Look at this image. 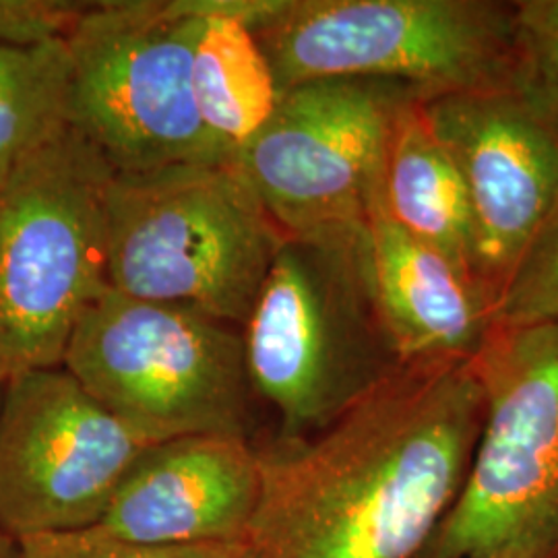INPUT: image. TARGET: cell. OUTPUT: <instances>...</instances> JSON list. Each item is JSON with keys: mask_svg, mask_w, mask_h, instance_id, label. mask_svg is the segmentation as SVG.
<instances>
[{"mask_svg": "<svg viewBox=\"0 0 558 558\" xmlns=\"http://www.w3.org/2000/svg\"><path fill=\"white\" fill-rule=\"evenodd\" d=\"M184 2L197 15L191 60L195 108L221 156L236 160L274 117L283 92L257 32L223 0Z\"/></svg>", "mask_w": 558, "mask_h": 558, "instance_id": "cell-14", "label": "cell"}, {"mask_svg": "<svg viewBox=\"0 0 558 558\" xmlns=\"http://www.w3.org/2000/svg\"><path fill=\"white\" fill-rule=\"evenodd\" d=\"M484 422L456 505L418 558L536 536L558 558V319L495 327L476 359Z\"/></svg>", "mask_w": 558, "mask_h": 558, "instance_id": "cell-8", "label": "cell"}, {"mask_svg": "<svg viewBox=\"0 0 558 558\" xmlns=\"http://www.w3.org/2000/svg\"><path fill=\"white\" fill-rule=\"evenodd\" d=\"M366 239L380 315L403 364L478 359L495 304L476 276L403 230L380 193Z\"/></svg>", "mask_w": 558, "mask_h": 558, "instance_id": "cell-13", "label": "cell"}, {"mask_svg": "<svg viewBox=\"0 0 558 558\" xmlns=\"http://www.w3.org/2000/svg\"><path fill=\"white\" fill-rule=\"evenodd\" d=\"M20 558H257L248 542L211 546H140L108 538L98 530L36 536L17 542Z\"/></svg>", "mask_w": 558, "mask_h": 558, "instance_id": "cell-19", "label": "cell"}, {"mask_svg": "<svg viewBox=\"0 0 558 558\" xmlns=\"http://www.w3.org/2000/svg\"><path fill=\"white\" fill-rule=\"evenodd\" d=\"M106 234L112 290L239 327L286 239L234 160L114 172Z\"/></svg>", "mask_w": 558, "mask_h": 558, "instance_id": "cell-3", "label": "cell"}, {"mask_svg": "<svg viewBox=\"0 0 558 558\" xmlns=\"http://www.w3.org/2000/svg\"><path fill=\"white\" fill-rule=\"evenodd\" d=\"M484 410L476 360L410 362L317 435H260L255 555L418 558L463 488Z\"/></svg>", "mask_w": 558, "mask_h": 558, "instance_id": "cell-1", "label": "cell"}, {"mask_svg": "<svg viewBox=\"0 0 558 558\" xmlns=\"http://www.w3.org/2000/svg\"><path fill=\"white\" fill-rule=\"evenodd\" d=\"M81 9V2L62 0H0V44L64 38Z\"/></svg>", "mask_w": 558, "mask_h": 558, "instance_id": "cell-20", "label": "cell"}, {"mask_svg": "<svg viewBox=\"0 0 558 558\" xmlns=\"http://www.w3.org/2000/svg\"><path fill=\"white\" fill-rule=\"evenodd\" d=\"M461 558H550V553L542 539L536 536H523L497 548Z\"/></svg>", "mask_w": 558, "mask_h": 558, "instance_id": "cell-21", "label": "cell"}, {"mask_svg": "<svg viewBox=\"0 0 558 558\" xmlns=\"http://www.w3.org/2000/svg\"><path fill=\"white\" fill-rule=\"evenodd\" d=\"M515 41V85L558 124V0H518Z\"/></svg>", "mask_w": 558, "mask_h": 558, "instance_id": "cell-18", "label": "cell"}, {"mask_svg": "<svg viewBox=\"0 0 558 558\" xmlns=\"http://www.w3.org/2000/svg\"><path fill=\"white\" fill-rule=\"evenodd\" d=\"M114 170L69 126L0 184V375L62 366L110 290L106 191Z\"/></svg>", "mask_w": 558, "mask_h": 558, "instance_id": "cell-5", "label": "cell"}, {"mask_svg": "<svg viewBox=\"0 0 558 558\" xmlns=\"http://www.w3.org/2000/svg\"><path fill=\"white\" fill-rule=\"evenodd\" d=\"M184 0L85 2L64 41L69 122L120 174L223 158L201 124Z\"/></svg>", "mask_w": 558, "mask_h": 558, "instance_id": "cell-7", "label": "cell"}, {"mask_svg": "<svg viewBox=\"0 0 558 558\" xmlns=\"http://www.w3.org/2000/svg\"><path fill=\"white\" fill-rule=\"evenodd\" d=\"M260 44L281 92L319 80L399 83L422 100L515 83V2L292 0Z\"/></svg>", "mask_w": 558, "mask_h": 558, "instance_id": "cell-6", "label": "cell"}, {"mask_svg": "<svg viewBox=\"0 0 558 558\" xmlns=\"http://www.w3.org/2000/svg\"><path fill=\"white\" fill-rule=\"evenodd\" d=\"M463 180L476 232V274L497 304L558 203V124L515 83L422 100Z\"/></svg>", "mask_w": 558, "mask_h": 558, "instance_id": "cell-11", "label": "cell"}, {"mask_svg": "<svg viewBox=\"0 0 558 558\" xmlns=\"http://www.w3.org/2000/svg\"><path fill=\"white\" fill-rule=\"evenodd\" d=\"M558 319V203L527 246L495 304V327Z\"/></svg>", "mask_w": 558, "mask_h": 558, "instance_id": "cell-17", "label": "cell"}, {"mask_svg": "<svg viewBox=\"0 0 558 558\" xmlns=\"http://www.w3.org/2000/svg\"><path fill=\"white\" fill-rule=\"evenodd\" d=\"M4 385H7V379L0 375V401H2V393H4Z\"/></svg>", "mask_w": 558, "mask_h": 558, "instance_id": "cell-23", "label": "cell"}, {"mask_svg": "<svg viewBox=\"0 0 558 558\" xmlns=\"http://www.w3.org/2000/svg\"><path fill=\"white\" fill-rule=\"evenodd\" d=\"M0 558H20V544L0 530Z\"/></svg>", "mask_w": 558, "mask_h": 558, "instance_id": "cell-22", "label": "cell"}, {"mask_svg": "<svg viewBox=\"0 0 558 558\" xmlns=\"http://www.w3.org/2000/svg\"><path fill=\"white\" fill-rule=\"evenodd\" d=\"M380 199L403 230L439 248L478 279L470 199L458 166L424 117L418 96L403 101L393 120Z\"/></svg>", "mask_w": 558, "mask_h": 558, "instance_id": "cell-15", "label": "cell"}, {"mask_svg": "<svg viewBox=\"0 0 558 558\" xmlns=\"http://www.w3.org/2000/svg\"><path fill=\"white\" fill-rule=\"evenodd\" d=\"M62 368L147 442L259 440L242 331L197 308L110 288L77 323Z\"/></svg>", "mask_w": 558, "mask_h": 558, "instance_id": "cell-4", "label": "cell"}, {"mask_svg": "<svg viewBox=\"0 0 558 558\" xmlns=\"http://www.w3.org/2000/svg\"><path fill=\"white\" fill-rule=\"evenodd\" d=\"M414 96L391 81L292 85L234 161L286 236L366 228L393 120Z\"/></svg>", "mask_w": 558, "mask_h": 558, "instance_id": "cell-9", "label": "cell"}, {"mask_svg": "<svg viewBox=\"0 0 558 558\" xmlns=\"http://www.w3.org/2000/svg\"><path fill=\"white\" fill-rule=\"evenodd\" d=\"M149 445L62 366L7 379L0 401V530L20 542L96 527Z\"/></svg>", "mask_w": 558, "mask_h": 558, "instance_id": "cell-10", "label": "cell"}, {"mask_svg": "<svg viewBox=\"0 0 558 558\" xmlns=\"http://www.w3.org/2000/svg\"><path fill=\"white\" fill-rule=\"evenodd\" d=\"M259 500L255 442L179 437L141 453L94 530L140 546L239 544L251 538Z\"/></svg>", "mask_w": 558, "mask_h": 558, "instance_id": "cell-12", "label": "cell"}, {"mask_svg": "<svg viewBox=\"0 0 558 558\" xmlns=\"http://www.w3.org/2000/svg\"><path fill=\"white\" fill-rule=\"evenodd\" d=\"M240 331L253 389L283 439L325 430L403 366L380 315L366 228L286 236Z\"/></svg>", "mask_w": 558, "mask_h": 558, "instance_id": "cell-2", "label": "cell"}, {"mask_svg": "<svg viewBox=\"0 0 558 558\" xmlns=\"http://www.w3.org/2000/svg\"><path fill=\"white\" fill-rule=\"evenodd\" d=\"M69 92L71 59L64 38L0 44V184L71 126Z\"/></svg>", "mask_w": 558, "mask_h": 558, "instance_id": "cell-16", "label": "cell"}]
</instances>
